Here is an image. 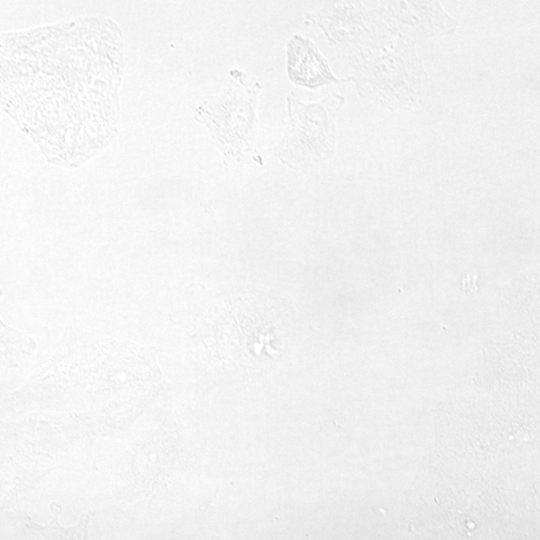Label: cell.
Masks as SVG:
<instances>
[{
  "label": "cell",
  "mask_w": 540,
  "mask_h": 540,
  "mask_svg": "<svg viewBox=\"0 0 540 540\" xmlns=\"http://www.w3.org/2000/svg\"><path fill=\"white\" fill-rule=\"evenodd\" d=\"M286 72L296 86L318 89L345 82L332 71L316 43L301 34L291 35L285 44Z\"/></svg>",
  "instance_id": "52a82bcc"
},
{
  "label": "cell",
  "mask_w": 540,
  "mask_h": 540,
  "mask_svg": "<svg viewBox=\"0 0 540 540\" xmlns=\"http://www.w3.org/2000/svg\"><path fill=\"white\" fill-rule=\"evenodd\" d=\"M304 14V24L321 30L340 61L346 63L396 38L376 6L363 1H316Z\"/></svg>",
  "instance_id": "5b68a950"
},
{
  "label": "cell",
  "mask_w": 540,
  "mask_h": 540,
  "mask_svg": "<svg viewBox=\"0 0 540 540\" xmlns=\"http://www.w3.org/2000/svg\"><path fill=\"white\" fill-rule=\"evenodd\" d=\"M53 519L50 522L39 525L34 524V528L39 531L47 540H88V523L90 513H84L79 521L70 527H64L58 522L59 506L56 503L50 505Z\"/></svg>",
  "instance_id": "ba28073f"
},
{
  "label": "cell",
  "mask_w": 540,
  "mask_h": 540,
  "mask_svg": "<svg viewBox=\"0 0 540 540\" xmlns=\"http://www.w3.org/2000/svg\"><path fill=\"white\" fill-rule=\"evenodd\" d=\"M261 82L232 68L224 84L208 93L193 110L196 122L205 127L224 165L251 159L263 165L258 99Z\"/></svg>",
  "instance_id": "7a4b0ae2"
},
{
  "label": "cell",
  "mask_w": 540,
  "mask_h": 540,
  "mask_svg": "<svg viewBox=\"0 0 540 540\" xmlns=\"http://www.w3.org/2000/svg\"><path fill=\"white\" fill-rule=\"evenodd\" d=\"M32 340L22 332L5 326L0 329V369L17 365L19 359L29 353Z\"/></svg>",
  "instance_id": "9c48e42d"
},
{
  "label": "cell",
  "mask_w": 540,
  "mask_h": 540,
  "mask_svg": "<svg viewBox=\"0 0 540 540\" xmlns=\"http://www.w3.org/2000/svg\"><path fill=\"white\" fill-rule=\"evenodd\" d=\"M375 6L390 32L408 43L454 34L458 20L439 1H377Z\"/></svg>",
  "instance_id": "8992f818"
},
{
  "label": "cell",
  "mask_w": 540,
  "mask_h": 540,
  "mask_svg": "<svg viewBox=\"0 0 540 540\" xmlns=\"http://www.w3.org/2000/svg\"><path fill=\"white\" fill-rule=\"evenodd\" d=\"M123 72L122 31L106 16L0 35V105L59 167L77 168L115 140Z\"/></svg>",
  "instance_id": "6da1fadb"
},
{
  "label": "cell",
  "mask_w": 540,
  "mask_h": 540,
  "mask_svg": "<svg viewBox=\"0 0 540 540\" xmlns=\"http://www.w3.org/2000/svg\"><path fill=\"white\" fill-rule=\"evenodd\" d=\"M2 296V289L0 287V297ZM6 325L4 324V322L0 319V329L5 327Z\"/></svg>",
  "instance_id": "30bf717a"
},
{
  "label": "cell",
  "mask_w": 540,
  "mask_h": 540,
  "mask_svg": "<svg viewBox=\"0 0 540 540\" xmlns=\"http://www.w3.org/2000/svg\"><path fill=\"white\" fill-rule=\"evenodd\" d=\"M344 95L331 92L317 101L286 96L283 133L268 151L292 170H306L330 161L337 149V117Z\"/></svg>",
  "instance_id": "277c9868"
},
{
  "label": "cell",
  "mask_w": 540,
  "mask_h": 540,
  "mask_svg": "<svg viewBox=\"0 0 540 540\" xmlns=\"http://www.w3.org/2000/svg\"><path fill=\"white\" fill-rule=\"evenodd\" d=\"M344 66L348 72L345 81L353 82L360 97L391 112L419 107L428 92L429 77L416 45L400 38Z\"/></svg>",
  "instance_id": "3957f363"
}]
</instances>
